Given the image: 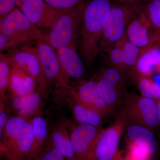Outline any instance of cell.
<instances>
[{
    "label": "cell",
    "mask_w": 160,
    "mask_h": 160,
    "mask_svg": "<svg viewBox=\"0 0 160 160\" xmlns=\"http://www.w3.org/2000/svg\"><path fill=\"white\" fill-rule=\"evenodd\" d=\"M112 0L85 2L79 34V49L84 61L91 65L100 52L104 27L111 11Z\"/></svg>",
    "instance_id": "1"
},
{
    "label": "cell",
    "mask_w": 160,
    "mask_h": 160,
    "mask_svg": "<svg viewBox=\"0 0 160 160\" xmlns=\"http://www.w3.org/2000/svg\"><path fill=\"white\" fill-rule=\"evenodd\" d=\"M120 118L125 125L145 126L153 131L160 126L157 100L126 93L123 97Z\"/></svg>",
    "instance_id": "2"
},
{
    "label": "cell",
    "mask_w": 160,
    "mask_h": 160,
    "mask_svg": "<svg viewBox=\"0 0 160 160\" xmlns=\"http://www.w3.org/2000/svg\"><path fill=\"white\" fill-rule=\"evenodd\" d=\"M84 6L85 3L74 9L65 10L50 28L44 41L55 50L65 47L77 49Z\"/></svg>",
    "instance_id": "3"
},
{
    "label": "cell",
    "mask_w": 160,
    "mask_h": 160,
    "mask_svg": "<svg viewBox=\"0 0 160 160\" xmlns=\"http://www.w3.org/2000/svg\"><path fill=\"white\" fill-rule=\"evenodd\" d=\"M141 4L113 3L104 27L100 44V52L107 54L123 37Z\"/></svg>",
    "instance_id": "4"
},
{
    "label": "cell",
    "mask_w": 160,
    "mask_h": 160,
    "mask_svg": "<svg viewBox=\"0 0 160 160\" xmlns=\"http://www.w3.org/2000/svg\"><path fill=\"white\" fill-rule=\"evenodd\" d=\"M0 21V32L14 38L20 43L46 38V35L32 24L18 7Z\"/></svg>",
    "instance_id": "5"
},
{
    "label": "cell",
    "mask_w": 160,
    "mask_h": 160,
    "mask_svg": "<svg viewBox=\"0 0 160 160\" xmlns=\"http://www.w3.org/2000/svg\"><path fill=\"white\" fill-rule=\"evenodd\" d=\"M103 129L98 127L81 124L73 130L71 140L76 160H95V152Z\"/></svg>",
    "instance_id": "6"
},
{
    "label": "cell",
    "mask_w": 160,
    "mask_h": 160,
    "mask_svg": "<svg viewBox=\"0 0 160 160\" xmlns=\"http://www.w3.org/2000/svg\"><path fill=\"white\" fill-rule=\"evenodd\" d=\"M128 39L143 49L155 45L160 40L156 34L141 4L138 10L130 22L126 32Z\"/></svg>",
    "instance_id": "7"
},
{
    "label": "cell",
    "mask_w": 160,
    "mask_h": 160,
    "mask_svg": "<svg viewBox=\"0 0 160 160\" xmlns=\"http://www.w3.org/2000/svg\"><path fill=\"white\" fill-rule=\"evenodd\" d=\"M16 6L34 26L49 28L66 10L55 9L43 0H17Z\"/></svg>",
    "instance_id": "8"
},
{
    "label": "cell",
    "mask_w": 160,
    "mask_h": 160,
    "mask_svg": "<svg viewBox=\"0 0 160 160\" xmlns=\"http://www.w3.org/2000/svg\"><path fill=\"white\" fill-rule=\"evenodd\" d=\"M35 48L44 76L60 85L66 86L69 76L63 70L60 64L56 50L43 40L37 41Z\"/></svg>",
    "instance_id": "9"
},
{
    "label": "cell",
    "mask_w": 160,
    "mask_h": 160,
    "mask_svg": "<svg viewBox=\"0 0 160 160\" xmlns=\"http://www.w3.org/2000/svg\"><path fill=\"white\" fill-rule=\"evenodd\" d=\"M1 54L9 65L17 67L29 74L34 80H42V69L35 47H24L18 50H11Z\"/></svg>",
    "instance_id": "10"
},
{
    "label": "cell",
    "mask_w": 160,
    "mask_h": 160,
    "mask_svg": "<svg viewBox=\"0 0 160 160\" xmlns=\"http://www.w3.org/2000/svg\"><path fill=\"white\" fill-rule=\"evenodd\" d=\"M6 131L15 142L18 152L29 156L34 142L32 124H29L22 118H11L7 121Z\"/></svg>",
    "instance_id": "11"
},
{
    "label": "cell",
    "mask_w": 160,
    "mask_h": 160,
    "mask_svg": "<svg viewBox=\"0 0 160 160\" xmlns=\"http://www.w3.org/2000/svg\"><path fill=\"white\" fill-rule=\"evenodd\" d=\"M73 95L77 102L97 112L101 115L111 114L114 109L105 102L100 94L97 81H86L80 85Z\"/></svg>",
    "instance_id": "12"
},
{
    "label": "cell",
    "mask_w": 160,
    "mask_h": 160,
    "mask_svg": "<svg viewBox=\"0 0 160 160\" xmlns=\"http://www.w3.org/2000/svg\"><path fill=\"white\" fill-rule=\"evenodd\" d=\"M125 125L124 122L119 119L112 126L103 130L96 148L95 159H113Z\"/></svg>",
    "instance_id": "13"
},
{
    "label": "cell",
    "mask_w": 160,
    "mask_h": 160,
    "mask_svg": "<svg viewBox=\"0 0 160 160\" xmlns=\"http://www.w3.org/2000/svg\"><path fill=\"white\" fill-rule=\"evenodd\" d=\"M76 49L65 47L56 50L60 64L67 76L80 78L84 76L85 68Z\"/></svg>",
    "instance_id": "14"
},
{
    "label": "cell",
    "mask_w": 160,
    "mask_h": 160,
    "mask_svg": "<svg viewBox=\"0 0 160 160\" xmlns=\"http://www.w3.org/2000/svg\"><path fill=\"white\" fill-rule=\"evenodd\" d=\"M133 68L150 78L156 72L160 73V54L157 44L142 49Z\"/></svg>",
    "instance_id": "15"
},
{
    "label": "cell",
    "mask_w": 160,
    "mask_h": 160,
    "mask_svg": "<svg viewBox=\"0 0 160 160\" xmlns=\"http://www.w3.org/2000/svg\"><path fill=\"white\" fill-rule=\"evenodd\" d=\"M126 133L131 142L142 147L151 155L157 151V142L151 129L140 125H128Z\"/></svg>",
    "instance_id": "16"
},
{
    "label": "cell",
    "mask_w": 160,
    "mask_h": 160,
    "mask_svg": "<svg viewBox=\"0 0 160 160\" xmlns=\"http://www.w3.org/2000/svg\"><path fill=\"white\" fill-rule=\"evenodd\" d=\"M127 73L132 79L141 95L153 99L160 98V85L152 78L138 72L134 68L129 69Z\"/></svg>",
    "instance_id": "17"
},
{
    "label": "cell",
    "mask_w": 160,
    "mask_h": 160,
    "mask_svg": "<svg viewBox=\"0 0 160 160\" xmlns=\"http://www.w3.org/2000/svg\"><path fill=\"white\" fill-rule=\"evenodd\" d=\"M10 86L17 95L23 96L32 92L34 79L25 72L17 68L10 72Z\"/></svg>",
    "instance_id": "18"
},
{
    "label": "cell",
    "mask_w": 160,
    "mask_h": 160,
    "mask_svg": "<svg viewBox=\"0 0 160 160\" xmlns=\"http://www.w3.org/2000/svg\"><path fill=\"white\" fill-rule=\"evenodd\" d=\"M97 82L101 96L109 106L114 109L126 94L120 92L111 83L101 77Z\"/></svg>",
    "instance_id": "19"
},
{
    "label": "cell",
    "mask_w": 160,
    "mask_h": 160,
    "mask_svg": "<svg viewBox=\"0 0 160 160\" xmlns=\"http://www.w3.org/2000/svg\"><path fill=\"white\" fill-rule=\"evenodd\" d=\"M40 101L39 96L32 92L23 96L17 95L13 99V104L21 114L29 115L38 109Z\"/></svg>",
    "instance_id": "20"
},
{
    "label": "cell",
    "mask_w": 160,
    "mask_h": 160,
    "mask_svg": "<svg viewBox=\"0 0 160 160\" xmlns=\"http://www.w3.org/2000/svg\"><path fill=\"white\" fill-rule=\"evenodd\" d=\"M77 102L73 109L76 120L82 124L100 127L102 123V116L97 112Z\"/></svg>",
    "instance_id": "21"
},
{
    "label": "cell",
    "mask_w": 160,
    "mask_h": 160,
    "mask_svg": "<svg viewBox=\"0 0 160 160\" xmlns=\"http://www.w3.org/2000/svg\"><path fill=\"white\" fill-rule=\"evenodd\" d=\"M115 45L120 46L122 49L125 63L128 71L134 67L142 49L130 42L127 38L126 33Z\"/></svg>",
    "instance_id": "22"
},
{
    "label": "cell",
    "mask_w": 160,
    "mask_h": 160,
    "mask_svg": "<svg viewBox=\"0 0 160 160\" xmlns=\"http://www.w3.org/2000/svg\"><path fill=\"white\" fill-rule=\"evenodd\" d=\"M54 147L67 160H76L71 140L61 132H56L52 137Z\"/></svg>",
    "instance_id": "23"
},
{
    "label": "cell",
    "mask_w": 160,
    "mask_h": 160,
    "mask_svg": "<svg viewBox=\"0 0 160 160\" xmlns=\"http://www.w3.org/2000/svg\"><path fill=\"white\" fill-rule=\"evenodd\" d=\"M126 72L110 66L102 69L100 77L111 83L123 94L125 93Z\"/></svg>",
    "instance_id": "24"
},
{
    "label": "cell",
    "mask_w": 160,
    "mask_h": 160,
    "mask_svg": "<svg viewBox=\"0 0 160 160\" xmlns=\"http://www.w3.org/2000/svg\"><path fill=\"white\" fill-rule=\"evenodd\" d=\"M34 136V142L29 153V158H32L37 152L41 143L46 138L48 132L47 124L45 118L41 117L35 118L32 121Z\"/></svg>",
    "instance_id": "25"
},
{
    "label": "cell",
    "mask_w": 160,
    "mask_h": 160,
    "mask_svg": "<svg viewBox=\"0 0 160 160\" xmlns=\"http://www.w3.org/2000/svg\"><path fill=\"white\" fill-rule=\"evenodd\" d=\"M143 9L160 39V0L148 2L146 5H143Z\"/></svg>",
    "instance_id": "26"
},
{
    "label": "cell",
    "mask_w": 160,
    "mask_h": 160,
    "mask_svg": "<svg viewBox=\"0 0 160 160\" xmlns=\"http://www.w3.org/2000/svg\"><path fill=\"white\" fill-rule=\"evenodd\" d=\"M110 66L127 73L122 49L120 46L115 45L107 54Z\"/></svg>",
    "instance_id": "27"
},
{
    "label": "cell",
    "mask_w": 160,
    "mask_h": 160,
    "mask_svg": "<svg viewBox=\"0 0 160 160\" xmlns=\"http://www.w3.org/2000/svg\"><path fill=\"white\" fill-rule=\"evenodd\" d=\"M46 4L58 10H68L78 7L85 3L84 0H43Z\"/></svg>",
    "instance_id": "28"
},
{
    "label": "cell",
    "mask_w": 160,
    "mask_h": 160,
    "mask_svg": "<svg viewBox=\"0 0 160 160\" xmlns=\"http://www.w3.org/2000/svg\"><path fill=\"white\" fill-rule=\"evenodd\" d=\"M0 60V90L3 95L8 87L11 72L9 63L1 54Z\"/></svg>",
    "instance_id": "29"
},
{
    "label": "cell",
    "mask_w": 160,
    "mask_h": 160,
    "mask_svg": "<svg viewBox=\"0 0 160 160\" xmlns=\"http://www.w3.org/2000/svg\"><path fill=\"white\" fill-rule=\"evenodd\" d=\"M129 158L132 160H148L152 156L145 149L130 141Z\"/></svg>",
    "instance_id": "30"
},
{
    "label": "cell",
    "mask_w": 160,
    "mask_h": 160,
    "mask_svg": "<svg viewBox=\"0 0 160 160\" xmlns=\"http://www.w3.org/2000/svg\"><path fill=\"white\" fill-rule=\"evenodd\" d=\"M21 44L14 38L9 36L5 33L0 32V50L1 52L3 50L10 49Z\"/></svg>",
    "instance_id": "31"
},
{
    "label": "cell",
    "mask_w": 160,
    "mask_h": 160,
    "mask_svg": "<svg viewBox=\"0 0 160 160\" xmlns=\"http://www.w3.org/2000/svg\"><path fill=\"white\" fill-rule=\"evenodd\" d=\"M17 0H0V19L15 8Z\"/></svg>",
    "instance_id": "32"
},
{
    "label": "cell",
    "mask_w": 160,
    "mask_h": 160,
    "mask_svg": "<svg viewBox=\"0 0 160 160\" xmlns=\"http://www.w3.org/2000/svg\"><path fill=\"white\" fill-rule=\"evenodd\" d=\"M38 160H65V159L54 147L46 150Z\"/></svg>",
    "instance_id": "33"
},
{
    "label": "cell",
    "mask_w": 160,
    "mask_h": 160,
    "mask_svg": "<svg viewBox=\"0 0 160 160\" xmlns=\"http://www.w3.org/2000/svg\"><path fill=\"white\" fill-rule=\"evenodd\" d=\"M7 122V116L6 112L1 109L0 112V128H3Z\"/></svg>",
    "instance_id": "34"
},
{
    "label": "cell",
    "mask_w": 160,
    "mask_h": 160,
    "mask_svg": "<svg viewBox=\"0 0 160 160\" xmlns=\"http://www.w3.org/2000/svg\"><path fill=\"white\" fill-rule=\"evenodd\" d=\"M116 2L123 4H134L140 3L141 0H112Z\"/></svg>",
    "instance_id": "35"
},
{
    "label": "cell",
    "mask_w": 160,
    "mask_h": 160,
    "mask_svg": "<svg viewBox=\"0 0 160 160\" xmlns=\"http://www.w3.org/2000/svg\"><path fill=\"white\" fill-rule=\"evenodd\" d=\"M157 107L158 109V112L160 124V98L158 99L157 100Z\"/></svg>",
    "instance_id": "36"
},
{
    "label": "cell",
    "mask_w": 160,
    "mask_h": 160,
    "mask_svg": "<svg viewBox=\"0 0 160 160\" xmlns=\"http://www.w3.org/2000/svg\"><path fill=\"white\" fill-rule=\"evenodd\" d=\"M157 45L158 49L160 54V40H159V41L157 43Z\"/></svg>",
    "instance_id": "37"
},
{
    "label": "cell",
    "mask_w": 160,
    "mask_h": 160,
    "mask_svg": "<svg viewBox=\"0 0 160 160\" xmlns=\"http://www.w3.org/2000/svg\"><path fill=\"white\" fill-rule=\"evenodd\" d=\"M143 1H145V2H151V1H154V0H142Z\"/></svg>",
    "instance_id": "38"
}]
</instances>
